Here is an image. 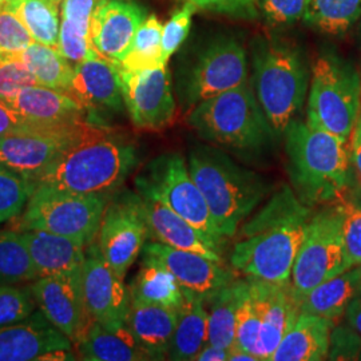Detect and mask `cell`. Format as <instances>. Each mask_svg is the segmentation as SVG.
Returning a JSON list of instances; mask_svg holds the SVG:
<instances>
[{"label": "cell", "instance_id": "cell-34", "mask_svg": "<svg viewBox=\"0 0 361 361\" xmlns=\"http://www.w3.org/2000/svg\"><path fill=\"white\" fill-rule=\"evenodd\" d=\"M59 0H13L10 7L35 42L56 47L59 38Z\"/></svg>", "mask_w": 361, "mask_h": 361}, {"label": "cell", "instance_id": "cell-36", "mask_svg": "<svg viewBox=\"0 0 361 361\" xmlns=\"http://www.w3.org/2000/svg\"><path fill=\"white\" fill-rule=\"evenodd\" d=\"M162 28L155 15H149L138 28L129 51L118 63L122 70H145L166 66L162 59Z\"/></svg>", "mask_w": 361, "mask_h": 361}, {"label": "cell", "instance_id": "cell-48", "mask_svg": "<svg viewBox=\"0 0 361 361\" xmlns=\"http://www.w3.org/2000/svg\"><path fill=\"white\" fill-rule=\"evenodd\" d=\"M30 121L13 110L11 104L0 99V137L26 129Z\"/></svg>", "mask_w": 361, "mask_h": 361}, {"label": "cell", "instance_id": "cell-47", "mask_svg": "<svg viewBox=\"0 0 361 361\" xmlns=\"http://www.w3.org/2000/svg\"><path fill=\"white\" fill-rule=\"evenodd\" d=\"M97 4L98 0H62L61 20L90 34L91 16Z\"/></svg>", "mask_w": 361, "mask_h": 361}, {"label": "cell", "instance_id": "cell-1", "mask_svg": "<svg viewBox=\"0 0 361 361\" xmlns=\"http://www.w3.org/2000/svg\"><path fill=\"white\" fill-rule=\"evenodd\" d=\"M312 214L292 188L283 186L235 233L231 253L233 269L250 280L290 283L297 252Z\"/></svg>", "mask_w": 361, "mask_h": 361}, {"label": "cell", "instance_id": "cell-13", "mask_svg": "<svg viewBox=\"0 0 361 361\" xmlns=\"http://www.w3.org/2000/svg\"><path fill=\"white\" fill-rule=\"evenodd\" d=\"M147 238L149 226L138 193L113 194L104 209L95 241L119 277L125 279Z\"/></svg>", "mask_w": 361, "mask_h": 361}, {"label": "cell", "instance_id": "cell-43", "mask_svg": "<svg viewBox=\"0 0 361 361\" xmlns=\"http://www.w3.org/2000/svg\"><path fill=\"white\" fill-rule=\"evenodd\" d=\"M195 10L197 8L192 3L186 1V4L178 13H174L162 28V59L166 65L169 58L178 50L183 40L188 38Z\"/></svg>", "mask_w": 361, "mask_h": 361}, {"label": "cell", "instance_id": "cell-20", "mask_svg": "<svg viewBox=\"0 0 361 361\" xmlns=\"http://www.w3.org/2000/svg\"><path fill=\"white\" fill-rule=\"evenodd\" d=\"M261 304V329L258 335L256 355L259 361H271L274 350L301 313V302L290 283L271 284L250 280Z\"/></svg>", "mask_w": 361, "mask_h": 361}, {"label": "cell", "instance_id": "cell-30", "mask_svg": "<svg viewBox=\"0 0 361 361\" xmlns=\"http://www.w3.org/2000/svg\"><path fill=\"white\" fill-rule=\"evenodd\" d=\"M249 286L246 280H233L205 300L207 310V343L232 348L237 313Z\"/></svg>", "mask_w": 361, "mask_h": 361}, {"label": "cell", "instance_id": "cell-54", "mask_svg": "<svg viewBox=\"0 0 361 361\" xmlns=\"http://www.w3.org/2000/svg\"><path fill=\"white\" fill-rule=\"evenodd\" d=\"M360 35H361V19H360Z\"/></svg>", "mask_w": 361, "mask_h": 361}, {"label": "cell", "instance_id": "cell-40", "mask_svg": "<svg viewBox=\"0 0 361 361\" xmlns=\"http://www.w3.org/2000/svg\"><path fill=\"white\" fill-rule=\"evenodd\" d=\"M38 308L31 285L0 286V328L27 319Z\"/></svg>", "mask_w": 361, "mask_h": 361}, {"label": "cell", "instance_id": "cell-52", "mask_svg": "<svg viewBox=\"0 0 361 361\" xmlns=\"http://www.w3.org/2000/svg\"><path fill=\"white\" fill-rule=\"evenodd\" d=\"M229 361H259L258 360L257 356L256 355H253V353H250V352H247V350H244V349H238L235 348V347H232V350H231V357H229Z\"/></svg>", "mask_w": 361, "mask_h": 361}, {"label": "cell", "instance_id": "cell-24", "mask_svg": "<svg viewBox=\"0 0 361 361\" xmlns=\"http://www.w3.org/2000/svg\"><path fill=\"white\" fill-rule=\"evenodd\" d=\"M178 310L131 301L126 326L150 360L168 359Z\"/></svg>", "mask_w": 361, "mask_h": 361}, {"label": "cell", "instance_id": "cell-35", "mask_svg": "<svg viewBox=\"0 0 361 361\" xmlns=\"http://www.w3.org/2000/svg\"><path fill=\"white\" fill-rule=\"evenodd\" d=\"M38 273L19 231H0V286L35 281Z\"/></svg>", "mask_w": 361, "mask_h": 361}, {"label": "cell", "instance_id": "cell-50", "mask_svg": "<svg viewBox=\"0 0 361 361\" xmlns=\"http://www.w3.org/2000/svg\"><path fill=\"white\" fill-rule=\"evenodd\" d=\"M232 348H225L219 345L209 344L198 352L194 361H225L229 360Z\"/></svg>", "mask_w": 361, "mask_h": 361}, {"label": "cell", "instance_id": "cell-32", "mask_svg": "<svg viewBox=\"0 0 361 361\" xmlns=\"http://www.w3.org/2000/svg\"><path fill=\"white\" fill-rule=\"evenodd\" d=\"M39 85L68 92L74 77V66L56 47L34 42L19 55Z\"/></svg>", "mask_w": 361, "mask_h": 361}, {"label": "cell", "instance_id": "cell-22", "mask_svg": "<svg viewBox=\"0 0 361 361\" xmlns=\"http://www.w3.org/2000/svg\"><path fill=\"white\" fill-rule=\"evenodd\" d=\"M68 92L77 98L90 116L121 113L123 110L119 66L102 56L74 66V77Z\"/></svg>", "mask_w": 361, "mask_h": 361}, {"label": "cell", "instance_id": "cell-16", "mask_svg": "<svg viewBox=\"0 0 361 361\" xmlns=\"http://www.w3.org/2000/svg\"><path fill=\"white\" fill-rule=\"evenodd\" d=\"M39 310L75 343L92 323L85 304L82 269L39 277L31 284Z\"/></svg>", "mask_w": 361, "mask_h": 361}, {"label": "cell", "instance_id": "cell-26", "mask_svg": "<svg viewBox=\"0 0 361 361\" xmlns=\"http://www.w3.org/2000/svg\"><path fill=\"white\" fill-rule=\"evenodd\" d=\"M22 234L38 279L83 268L86 247L77 241L44 231H23Z\"/></svg>", "mask_w": 361, "mask_h": 361}, {"label": "cell", "instance_id": "cell-8", "mask_svg": "<svg viewBox=\"0 0 361 361\" xmlns=\"http://www.w3.org/2000/svg\"><path fill=\"white\" fill-rule=\"evenodd\" d=\"M109 197L63 193L46 188L31 192L25 210L15 226L23 231H44L65 235L85 247L99 232Z\"/></svg>", "mask_w": 361, "mask_h": 361}, {"label": "cell", "instance_id": "cell-18", "mask_svg": "<svg viewBox=\"0 0 361 361\" xmlns=\"http://www.w3.org/2000/svg\"><path fill=\"white\" fill-rule=\"evenodd\" d=\"M146 18L145 8L133 0H98L90 23L95 51L119 63Z\"/></svg>", "mask_w": 361, "mask_h": 361}, {"label": "cell", "instance_id": "cell-29", "mask_svg": "<svg viewBox=\"0 0 361 361\" xmlns=\"http://www.w3.org/2000/svg\"><path fill=\"white\" fill-rule=\"evenodd\" d=\"M207 310L204 300L183 293L178 322L169 348V360L194 361L198 352L207 344Z\"/></svg>", "mask_w": 361, "mask_h": 361}, {"label": "cell", "instance_id": "cell-15", "mask_svg": "<svg viewBox=\"0 0 361 361\" xmlns=\"http://www.w3.org/2000/svg\"><path fill=\"white\" fill-rule=\"evenodd\" d=\"M82 281L91 320L111 331L126 326L131 305L129 286L107 264L97 241L86 247Z\"/></svg>", "mask_w": 361, "mask_h": 361}, {"label": "cell", "instance_id": "cell-33", "mask_svg": "<svg viewBox=\"0 0 361 361\" xmlns=\"http://www.w3.org/2000/svg\"><path fill=\"white\" fill-rule=\"evenodd\" d=\"M361 19V0H307L302 20L326 35H343Z\"/></svg>", "mask_w": 361, "mask_h": 361}, {"label": "cell", "instance_id": "cell-25", "mask_svg": "<svg viewBox=\"0 0 361 361\" xmlns=\"http://www.w3.org/2000/svg\"><path fill=\"white\" fill-rule=\"evenodd\" d=\"M335 323L314 314L300 313L274 350L271 361H320L328 359Z\"/></svg>", "mask_w": 361, "mask_h": 361}, {"label": "cell", "instance_id": "cell-56", "mask_svg": "<svg viewBox=\"0 0 361 361\" xmlns=\"http://www.w3.org/2000/svg\"><path fill=\"white\" fill-rule=\"evenodd\" d=\"M360 268H361V265H360Z\"/></svg>", "mask_w": 361, "mask_h": 361}, {"label": "cell", "instance_id": "cell-17", "mask_svg": "<svg viewBox=\"0 0 361 361\" xmlns=\"http://www.w3.org/2000/svg\"><path fill=\"white\" fill-rule=\"evenodd\" d=\"M142 259L154 261L165 267L174 276L183 293L201 297L204 301L235 280V274L222 262L158 241L145 244Z\"/></svg>", "mask_w": 361, "mask_h": 361}, {"label": "cell", "instance_id": "cell-9", "mask_svg": "<svg viewBox=\"0 0 361 361\" xmlns=\"http://www.w3.org/2000/svg\"><path fill=\"white\" fill-rule=\"evenodd\" d=\"M104 128L90 121L59 126H39L30 122L26 129L0 137V165L31 182L66 150Z\"/></svg>", "mask_w": 361, "mask_h": 361}, {"label": "cell", "instance_id": "cell-14", "mask_svg": "<svg viewBox=\"0 0 361 361\" xmlns=\"http://www.w3.org/2000/svg\"><path fill=\"white\" fill-rule=\"evenodd\" d=\"M119 73L123 102L137 129L158 131L173 123L177 107L166 66Z\"/></svg>", "mask_w": 361, "mask_h": 361}, {"label": "cell", "instance_id": "cell-6", "mask_svg": "<svg viewBox=\"0 0 361 361\" xmlns=\"http://www.w3.org/2000/svg\"><path fill=\"white\" fill-rule=\"evenodd\" d=\"M253 71L258 104L274 134L283 135L307 97L310 71L305 59L295 46L257 39L253 43Z\"/></svg>", "mask_w": 361, "mask_h": 361}, {"label": "cell", "instance_id": "cell-44", "mask_svg": "<svg viewBox=\"0 0 361 361\" xmlns=\"http://www.w3.org/2000/svg\"><path fill=\"white\" fill-rule=\"evenodd\" d=\"M258 10L271 27L290 26L302 19L307 0H257Z\"/></svg>", "mask_w": 361, "mask_h": 361}, {"label": "cell", "instance_id": "cell-51", "mask_svg": "<svg viewBox=\"0 0 361 361\" xmlns=\"http://www.w3.org/2000/svg\"><path fill=\"white\" fill-rule=\"evenodd\" d=\"M345 317L349 326L361 336V293L350 301L345 312Z\"/></svg>", "mask_w": 361, "mask_h": 361}, {"label": "cell", "instance_id": "cell-49", "mask_svg": "<svg viewBox=\"0 0 361 361\" xmlns=\"http://www.w3.org/2000/svg\"><path fill=\"white\" fill-rule=\"evenodd\" d=\"M349 155L350 164L356 169V173L361 180V106L356 125L349 138Z\"/></svg>", "mask_w": 361, "mask_h": 361}, {"label": "cell", "instance_id": "cell-12", "mask_svg": "<svg viewBox=\"0 0 361 361\" xmlns=\"http://www.w3.org/2000/svg\"><path fill=\"white\" fill-rule=\"evenodd\" d=\"M244 83H247L244 47L234 39H219L200 52L180 75V99L194 107Z\"/></svg>", "mask_w": 361, "mask_h": 361}, {"label": "cell", "instance_id": "cell-7", "mask_svg": "<svg viewBox=\"0 0 361 361\" xmlns=\"http://www.w3.org/2000/svg\"><path fill=\"white\" fill-rule=\"evenodd\" d=\"M360 106V73L337 55H320L312 67L307 123L349 143Z\"/></svg>", "mask_w": 361, "mask_h": 361}, {"label": "cell", "instance_id": "cell-2", "mask_svg": "<svg viewBox=\"0 0 361 361\" xmlns=\"http://www.w3.org/2000/svg\"><path fill=\"white\" fill-rule=\"evenodd\" d=\"M133 143L104 128L59 155L39 177L31 192L46 188L63 193L111 197L137 166Z\"/></svg>", "mask_w": 361, "mask_h": 361}, {"label": "cell", "instance_id": "cell-23", "mask_svg": "<svg viewBox=\"0 0 361 361\" xmlns=\"http://www.w3.org/2000/svg\"><path fill=\"white\" fill-rule=\"evenodd\" d=\"M10 104L27 121L39 126H59L90 121L86 118V109L70 92L54 90L42 85L23 89Z\"/></svg>", "mask_w": 361, "mask_h": 361}, {"label": "cell", "instance_id": "cell-28", "mask_svg": "<svg viewBox=\"0 0 361 361\" xmlns=\"http://www.w3.org/2000/svg\"><path fill=\"white\" fill-rule=\"evenodd\" d=\"M361 293V268H350L314 286L301 300V313L337 322L341 319L350 301Z\"/></svg>", "mask_w": 361, "mask_h": 361}, {"label": "cell", "instance_id": "cell-46", "mask_svg": "<svg viewBox=\"0 0 361 361\" xmlns=\"http://www.w3.org/2000/svg\"><path fill=\"white\" fill-rule=\"evenodd\" d=\"M352 329V328H350ZM361 336L356 334L353 329H343L337 328L332 331L331 335V348H329V357L335 360H352L360 359L361 355Z\"/></svg>", "mask_w": 361, "mask_h": 361}, {"label": "cell", "instance_id": "cell-41", "mask_svg": "<svg viewBox=\"0 0 361 361\" xmlns=\"http://www.w3.org/2000/svg\"><path fill=\"white\" fill-rule=\"evenodd\" d=\"M39 85L19 55L0 54V99L10 104L28 86Z\"/></svg>", "mask_w": 361, "mask_h": 361}, {"label": "cell", "instance_id": "cell-53", "mask_svg": "<svg viewBox=\"0 0 361 361\" xmlns=\"http://www.w3.org/2000/svg\"><path fill=\"white\" fill-rule=\"evenodd\" d=\"M13 0H0V6H8V4H11Z\"/></svg>", "mask_w": 361, "mask_h": 361}, {"label": "cell", "instance_id": "cell-55", "mask_svg": "<svg viewBox=\"0 0 361 361\" xmlns=\"http://www.w3.org/2000/svg\"><path fill=\"white\" fill-rule=\"evenodd\" d=\"M59 1H62V0H59Z\"/></svg>", "mask_w": 361, "mask_h": 361}, {"label": "cell", "instance_id": "cell-3", "mask_svg": "<svg viewBox=\"0 0 361 361\" xmlns=\"http://www.w3.org/2000/svg\"><path fill=\"white\" fill-rule=\"evenodd\" d=\"M283 135L289 178L305 205L336 202L345 194L350 178L349 143L297 119Z\"/></svg>", "mask_w": 361, "mask_h": 361}, {"label": "cell", "instance_id": "cell-4", "mask_svg": "<svg viewBox=\"0 0 361 361\" xmlns=\"http://www.w3.org/2000/svg\"><path fill=\"white\" fill-rule=\"evenodd\" d=\"M188 166L224 238H233L271 193V185L257 173L213 147L192 150Z\"/></svg>", "mask_w": 361, "mask_h": 361}, {"label": "cell", "instance_id": "cell-19", "mask_svg": "<svg viewBox=\"0 0 361 361\" xmlns=\"http://www.w3.org/2000/svg\"><path fill=\"white\" fill-rule=\"evenodd\" d=\"M137 193L141 198L149 226V237L165 245L195 252L222 262V245L219 243L194 228L190 222L182 219L153 194L143 189H137Z\"/></svg>", "mask_w": 361, "mask_h": 361}, {"label": "cell", "instance_id": "cell-39", "mask_svg": "<svg viewBox=\"0 0 361 361\" xmlns=\"http://www.w3.org/2000/svg\"><path fill=\"white\" fill-rule=\"evenodd\" d=\"M30 195V182L20 174L0 165V224L20 216Z\"/></svg>", "mask_w": 361, "mask_h": 361}, {"label": "cell", "instance_id": "cell-11", "mask_svg": "<svg viewBox=\"0 0 361 361\" xmlns=\"http://www.w3.org/2000/svg\"><path fill=\"white\" fill-rule=\"evenodd\" d=\"M135 189L153 194L194 228L222 245L204 194L193 180L185 158L177 153L159 155L135 180Z\"/></svg>", "mask_w": 361, "mask_h": 361}, {"label": "cell", "instance_id": "cell-5", "mask_svg": "<svg viewBox=\"0 0 361 361\" xmlns=\"http://www.w3.org/2000/svg\"><path fill=\"white\" fill-rule=\"evenodd\" d=\"M188 122L207 142L244 153L262 152L276 135L249 83L194 106Z\"/></svg>", "mask_w": 361, "mask_h": 361}, {"label": "cell", "instance_id": "cell-37", "mask_svg": "<svg viewBox=\"0 0 361 361\" xmlns=\"http://www.w3.org/2000/svg\"><path fill=\"white\" fill-rule=\"evenodd\" d=\"M336 207L341 216V232L345 249L347 268L361 265V201L341 195L336 201Z\"/></svg>", "mask_w": 361, "mask_h": 361}, {"label": "cell", "instance_id": "cell-27", "mask_svg": "<svg viewBox=\"0 0 361 361\" xmlns=\"http://www.w3.org/2000/svg\"><path fill=\"white\" fill-rule=\"evenodd\" d=\"M78 356L87 361H145L149 356L138 347L128 326L116 331L92 322L74 343Z\"/></svg>", "mask_w": 361, "mask_h": 361}, {"label": "cell", "instance_id": "cell-31", "mask_svg": "<svg viewBox=\"0 0 361 361\" xmlns=\"http://www.w3.org/2000/svg\"><path fill=\"white\" fill-rule=\"evenodd\" d=\"M131 301L180 310L183 292L174 276L161 264L142 259V267L130 284Z\"/></svg>", "mask_w": 361, "mask_h": 361}, {"label": "cell", "instance_id": "cell-38", "mask_svg": "<svg viewBox=\"0 0 361 361\" xmlns=\"http://www.w3.org/2000/svg\"><path fill=\"white\" fill-rule=\"evenodd\" d=\"M259 329H261V304L249 281L245 296L243 298V302L237 313L233 347L244 349L256 355Z\"/></svg>", "mask_w": 361, "mask_h": 361}, {"label": "cell", "instance_id": "cell-21", "mask_svg": "<svg viewBox=\"0 0 361 361\" xmlns=\"http://www.w3.org/2000/svg\"><path fill=\"white\" fill-rule=\"evenodd\" d=\"M73 340L37 310L27 319L0 328V361L39 360L42 356L73 349Z\"/></svg>", "mask_w": 361, "mask_h": 361}, {"label": "cell", "instance_id": "cell-42", "mask_svg": "<svg viewBox=\"0 0 361 361\" xmlns=\"http://www.w3.org/2000/svg\"><path fill=\"white\" fill-rule=\"evenodd\" d=\"M35 40L13 10L0 6V54L20 55Z\"/></svg>", "mask_w": 361, "mask_h": 361}, {"label": "cell", "instance_id": "cell-10", "mask_svg": "<svg viewBox=\"0 0 361 361\" xmlns=\"http://www.w3.org/2000/svg\"><path fill=\"white\" fill-rule=\"evenodd\" d=\"M348 271L341 216L336 207L312 214L290 274V286L301 300L324 281Z\"/></svg>", "mask_w": 361, "mask_h": 361}, {"label": "cell", "instance_id": "cell-45", "mask_svg": "<svg viewBox=\"0 0 361 361\" xmlns=\"http://www.w3.org/2000/svg\"><path fill=\"white\" fill-rule=\"evenodd\" d=\"M197 10L224 13L233 18L256 19L259 13L257 0H186Z\"/></svg>", "mask_w": 361, "mask_h": 361}]
</instances>
